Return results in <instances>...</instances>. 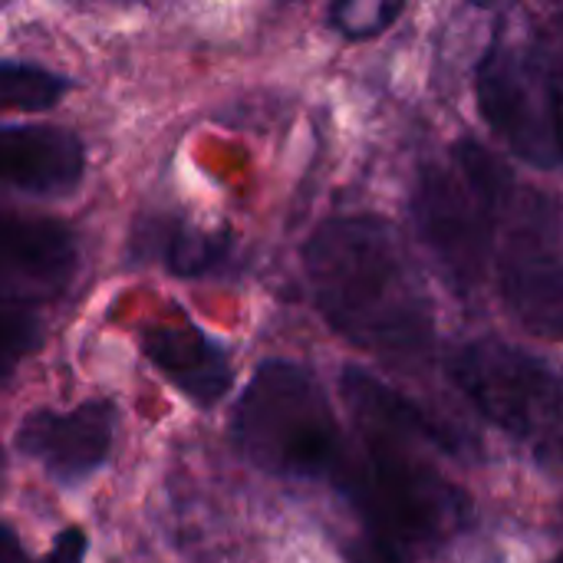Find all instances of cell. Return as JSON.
Here are the masks:
<instances>
[{"label": "cell", "instance_id": "ac0fdd59", "mask_svg": "<svg viewBox=\"0 0 563 563\" xmlns=\"http://www.w3.org/2000/svg\"><path fill=\"white\" fill-rule=\"evenodd\" d=\"M86 551H89L86 534H82L79 528H66V531H59V534H56V541H53L49 554L36 563H82L86 561Z\"/></svg>", "mask_w": 563, "mask_h": 563}, {"label": "cell", "instance_id": "3957f363", "mask_svg": "<svg viewBox=\"0 0 563 563\" xmlns=\"http://www.w3.org/2000/svg\"><path fill=\"white\" fill-rule=\"evenodd\" d=\"M234 435L251 465L280 478H333L346 442L317 376L290 360H267L247 383Z\"/></svg>", "mask_w": 563, "mask_h": 563}, {"label": "cell", "instance_id": "2e32d148", "mask_svg": "<svg viewBox=\"0 0 563 563\" xmlns=\"http://www.w3.org/2000/svg\"><path fill=\"white\" fill-rule=\"evenodd\" d=\"M43 343V327L26 303L0 300V383Z\"/></svg>", "mask_w": 563, "mask_h": 563}, {"label": "cell", "instance_id": "7a4b0ae2", "mask_svg": "<svg viewBox=\"0 0 563 563\" xmlns=\"http://www.w3.org/2000/svg\"><path fill=\"white\" fill-rule=\"evenodd\" d=\"M515 191L511 168L475 139L455 142L445 162L422 165L412 191V218L455 294L482 287Z\"/></svg>", "mask_w": 563, "mask_h": 563}, {"label": "cell", "instance_id": "9a60e30c", "mask_svg": "<svg viewBox=\"0 0 563 563\" xmlns=\"http://www.w3.org/2000/svg\"><path fill=\"white\" fill-rule=\"evenodd\" d=\"M406 10V0H333L330 26L346 40H373L386 33Z\"/></svg>", "mask_w": 563, "mask_h": 563}, {"label": "cell", "instance_id": "5b68a950", "mask_svg": "<svg viewBox=\"0 0 563 563\" xmlns=\"http://www.w3.org/2000/svg\"><path fill=\"white\" fill-rule=\"evenodd\" d=\"M478 112L521 162L561 168V63L541 33L498 30L475 73Z\"/></svg>", "mask_w": 563, "mask_h": 563}, {"label": "cell", "instance_id": "5bb4252c", "mask_svg": "<svg viewBox=\"0 0 563 563\" xmlns=\"http://www.w3.org/2000/svg\"><path fill=\"white\" fill-rule=\"evenodd\" d=\"M69 92V79L36 63L0 59V112H46Z\"/></svg>", "mask_w": 563, "mask_h": 563}, {"label": "cell", "instance_id": "ba28073f", "mask_svg": "<svg viewBox=\"0 0 563 563\" xmlns=\"http://www.w3.org/2000/svg\"><path fill=\"white\" fill-rule=\"evenodd\" d=\"M76 271V238L53 218L0 208V300L26 303L56 297Z\"/></svg>", "mask_w": 563, "mask_h": 563}, {"label": "cell", "instance_id": "d6986e66", "mask_svg": "<svg viewBox=\"0 0 563 563\" xmlns=\"http://www.w3.org/2000/svg\"><path fill=\"white\" fill-rule=\"evenodd\" d=\"M0 563H30L16 531L10 525H0Z\"/></svg>", "mask_w": 563, "mask_h": 563}, {"label": "cell", "instance_id": "ffe728a7", "mask_svg": "<svg viewBox=\"0 0 563 563\" xmlns=\"http://www.w3.org/2000/svg\"><path fill=\"white\" fill-rule=\"evenodd\" d=\"M0 485H3V452H0Z\"/></svg>", "mask_w": 563, "mask_h": 563}, {"label": "cell", "instance_id": "8fae6325", "mask_svg": "<svg viewBox=\"0 0 563 563\" xmlns=\"http://www.w3.org/2000/svg\"><path fill=\"white\" fill-rule=\"evenodd\" d=\"M340 386L363 435H379V439L406 442L412 449L445 452L455 459L465 455V439L455 429L432 419L422 406H416L412 399H406L399 389L386 386L373 373L360 366H346Z\"/></svg>", "mask_w": 563, "mask_h": 563}, {"label": "cell", "instance_id": "6da1fadb", "mask_svg": "<svg viewBox=\"0 0 563 563\" xmlns=\"http://www.w3.org/2000/svg\"><path fill=\"white\" fill-rule=\"evenodd\" d=\"M303 271L317 310L353 346L393 360L429 353L432 300L389 221L373 214L323 221L303 247Z\"/></svg>", "mask_w": 563, "mask_h": 563}, {"label": "cell", "instance_id": "52a82bcc", "mask_svg": "<svg viewBox=\"0 0 563 563\" xmlns=\"http://www.w3.org/2000/svg\"><path fill=\"white\" fill-rule=\"evenodd\" d=\"M498 287L508 310L538 336L563 333V214L558 198L515 191L498 228Z\"/></svg>", "mask_w": 563, "mask_h": 563}, {"label": "cell", "instance_id": "9c48e42d", "mask_svg": "<svg viewBox=\"0 0 563 563\" xmlns=\"http://www.w3.org/2000/svg\"><path fill=\"white\" fill-rule=\"evenodd\" d=\"M115 439V406L82 402L73 412L36 409L16 432V449L49 472L59 485H79L102 468Z\"/></svg>", "mask_w": 563, "mask_h": 563}, {"label": "cell", "instance_id": "4fadbf2b", "mask_svg": "<svg viewBox=\"0 0 563 563\" xmlns=\"http://www.w3.org/2000/svg\"><path fill=\"white\" fill-rule=\"evenodd\" d=\"M132 254L158 261L178 277H211L234 261V238L228 231H201L175 214H142L132 231Z\"/></svg>", "mask_w": 563, "mask_h": 563}, {"label": "cell", "instance_id": "30bf717a", "mask_svg": "<svg viewBox=\"0 0 563 563\" xmlns=\"http://www.w3.org/2000/svg\"><path fill=\"white\" fill-rule=\"evenodd\" d=\"M82 142L56 125H0V185L59 198L82 181Z\"/></svg>", "mask_w": 563, "mask_h": 563}, {"label": "cell", "instance_id": "44dd1931", "mask_svg": "<svg viewBox=\"0 0 563 563\" xmlns=\"http://www.w3.org/2000/svg\"><path fill=\"white\" fill-rule=\"evenodd\" d=\"M554 563H558V561H554Z\"/></svg>", "mask_w": 563, "mask_h": 563}, {"label": "cell", "instance_id": "e0dca14e", "mask_svg": "<svg viewBox=\"0 0 563 563\" xmlns=\"http://www.w3.org/2000/svg\"><path fill=\"white\" fill-rule=\"evenodd\" d=\"M346 558H350V563H406L402 561V554H399V548H396L393 541L379 538V534L360 538V541L346 551Z\"/></svg>", "mask_w": 563, "mask_h": 563}, {"label": "cell", "instance_id": "8992f818", "mask_svg": "<svg viewBox=\"0 0 563 563\" xmlns=\"http://www.w3.org/2000/svg\"><path fill=\"white\" fill-rule=\"evenodd\" d=\"M449 379L495 429L525 442L544 465H558L561 379L551 363L485 336L449 356Z\"/></svg>", "mask_w": 563, "mask_h": 563}, {"label": "cell", "instance_id": "7c38bea8", "mask_svg": "<svg viewBox=\"0 0 563 563\" xmlns=\"http://www.w3.org/2000/svg\"><path fill=\"white\" fill-rule=\"evenodd\" d=\"M142 353L198 406H214L231 389V360L224 346L195 323H155L142 330Z\"/></svg>", "mask_w": 563, "mask_h": 563}, {"label": "cell", "instance_id": "277c9868", "mask_svg": "<svg viewBox=\"0 0 563 563\" xmlns=\"http://www.w3.org/2000/svg\"><path fill=\"white\" fill-rule=\"evenodd\" d=\"M330 482L373 525V534L396 548L439 544L468 518V498L406 442L363 435V449L346 445Z\"/></svg>", "mask_w": 563, "mask_h": 563}]
</instances>
